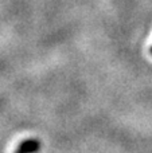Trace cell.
Returning a JSON list of instances; mask_svg holds the SVG:
<instances>
[{
  "label": "cell",
  "mask_w": 152,
  "mask_h": 153,
  "mask_svg": "<svg viewBox=\"0 0 152 153\" xmlns=\"http://www.w3.org/2000/svg\"><path fill=\"white\" fill-rule=\"evenodd\" d=\"M40 149V143L37 138H27L16 148L15 153H35Z\"/></svg>",
  "instance_id": "1"
},
{
  "label": "cell",
  "mask_w": 152,
  "mask_h": 153,
  "mask_svg": "<svg viewBox=\"0 0 152 153\" xmlns=\"http://www.w3.org/2000/svg\"><path fill=\"white\" fill-rule=\"evenodd\" d=\"M150 53L152 54V46H151V48H150Z\"/></svg>",
  "instance_id": "2"
}]
</instances>
